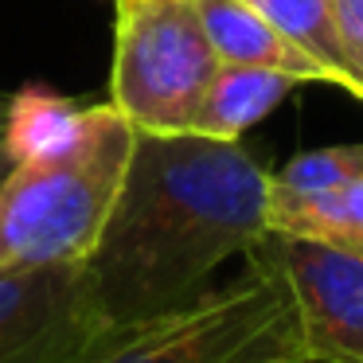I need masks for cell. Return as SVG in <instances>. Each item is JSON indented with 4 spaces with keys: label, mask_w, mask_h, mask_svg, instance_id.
I'll return each mask as SVG.
<instances>
[{
    "label": "cell",
    "mask_w": 363,
    "mask_h": 363,
    "mask_svg": "<svg viewBox=\"0 0 363 363\" xmlns=\"http://www.w3.org/2000/svg\"><path fill=\"white\" fill-rule=\"evenodd\" d=\"M269 172L242 141L133 133L125 180L86 274L110 324L188 308L211 274L266 230Z\"/></svg>",
    "instance_id": "cell-1"
},
{
    "label": "cell",
    "mask_w": 363,
    "mask_h": 363,
    "mask_svg": "<svg viewBox=\"0 0 363 363\" xmlns=\"http://www.w3.org/2000/svg\"><path fill=\"white\" fill-rule=\"evenodd\" d=\"M133 133L102 102L86 106L67 141L12 157L0 184V269L86 262L125 180Z\"/></svg>",
    "instance_id": "cell-2"
},
{
    "label": "cell",
    "mask_w": 363,
    "mask_h": 363,
    "mask_svg": "<svg viewBox=\"0 0 363 363\" xmlns=\"http://www.w3.org/2000/svg\"><path fill=\"white\" fill-rule=\"evenodd\" d=\"M86 363H305L285 293L258 269L188 308L118 324Z\"/></svg>",
    "instance_id": "cell-3"
},
{
    "label": "cell",
    "mask_w": 363,
    "mask_h": 363,
    "mask_svg": "<svg viewBox=\"0 0 363 363\" xmlns=\"http://www.w3.org/2000/svg\"><path fill=\"white\" fill-rule=\"evenodd\" d=\"M215 71L196 0H118L110 106L137 133H191Z\"/></svg>",
    "instance_id": "cell-4"
},
{
    "label": "cell",
    "mask_w": 363,
    "mask_h": 363,
    "mask_svg": "<svg viewBox=\"0 0 363 363\" xmlns=\"http://www.w3.org/2000/svg\"><path fill=\"white\" fill-rule=\"evenodd\" d=\"M250 269L285 293L305 363H363V258L320 238L262 230Z\"/></svg>",
    "instance_id": "cell-5"
},
{
    "label": "cell",
    "mask_w": 363,
    "mask_h": 363,
    "mask_svg": "<svg viewBox=\"0 0 363 363\" xmlns=\"http://www.w3.org/2000/svg\"><path fill=\"white\" fill-rule=\"evenodd\" d=\"M113 328L82 262L0 269V363H86Z\"/></svg>",
    "instance_id": "cell-6"
},
{
    "label": "cell",
    "mask_w": 363,
    "mask_h": 363,
    "mask_svg": "<svg viewBox=\"0 0 363 363\" xmlns=\"http://www.w3.org/2000/svg\"><path fill=\"white\" fill-rule=\"evenodd\" d=\"M203 32L211 40L219 63H238V67H262V71L289 74L297 82H324L336 86L332 71L316 63L308 51H301L293 40H285L258 9L246 0H196Z\"/></svg>",
    "instance_id": "cell-7"
},
{
    "label": "cell",
    "mask_w": 363,
    "mask_h": 363,
    "mask_svg": "<svg viewBox=\"0 0 363 363\" xmlns=\"http://www.w3.org/2000/svg\"><path fill=\"white\" fill-rule=\"evenodd\" d=\"M293 86H297V79H289V74L219 63L215 79L207 82V94L199 102L191 133L219 137V141H242L266 113H274L293 94Z\"/></svg>",
    "instance_id": "cell-8"
},
{
    "label": "cell",
    "mask_w": 363,
    "mask_h": 363,
    "mask_svg": "<svg viewBox=\"0 0 363 363\" xmlns=\"http://www.w3.org/2000/svg\"><path fill=\"white\" fill-rule=\"evenodd\" d=\"M266 230L320 238L363 258V176L328 191H266Z\"/></svg>",
    "instance_id": "cell-9"
},
{
    "label": "cell",
    "mask_w": 363,
    "mask_h": 363,
    "mask_svg": "<svg viewBox=\"0 0 363 363\" xmlns=\"http://www.w3.org/2000/svg\"><path fill=\"white\" fill-rule=\"evenodd\" d=\"M250 9H258L285 40H293L301 51L324 63L336 79V90L359 98V86L352 74L344 71V59L336 48V32H332V0H246Z\"/></svg>",
    "instance_id": "cell-10"
},
{
    "label": "cell",
    "mask_w": 363,
    "mask_h": 363,
    "mask_svg": "<svg viewBox=\"0 0 363 363\" xmlns=\"http://www.w3.org/2000/svg\"><path fill=\"white\" fill-rule=\"evenodd\" d=\"M363 176V141L355 145H328V149L297 152L281 172L269 176V188L308 196V191H328L340 184Z\"/></svg>",
    "instance_id": "cell-11"
},
{
    "label": "cell",
    "mask_w": 363,
    "mask_h": 363,
    "mask_svg": "<svg viewBox=\"0 0 363 363\" xmlns=\"http://www.w3.org/2000/svg\"><path fill=\"white\" fill-rule=\"evenodd\" d=\"M332 32H336L344 71L359 86L363 102V0H332Z\"/></svg>",
    "instance_id": "cell-12"
},
{
    "label": "cell",
    "mask_w": 363,
    "mask_h": 363,
    "mask_svg": "<svg viewBox=\"0 0 363 363\" xmlns=\"http://www.w3.org/2000/svg\"><path fill=\"white\" fill-rule=\"evenodd\" d=\"M9 168H12V152H9V141H4V121H0V184H4Z\"/></svg>",
    "instance_id": "cell-13"
},
{
    "label": "cell",
    "mask_w": 363,
    "mask_h": 363,
    "mask_svg": "<svg viewBox=\"0 0 363 363\" xmlns=\"http://www.w3.org/2000/svg\"><path fill=\"white\" fill-rule=\"evenodd\" d=\"M4 106H9V102H0V121H4Z\"/></svg>",
    "instance_id": "cell-14"
}]
</instances>
